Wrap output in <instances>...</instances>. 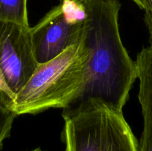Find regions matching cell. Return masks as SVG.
<instances>
[{"mask_svg": "<svg viewBox=\"0 0 152 151\" xmlns=\"http://www.w3.org/2000/svg\"><path fill=\"white\" fill-rule=\"evenodd\" d=\"M83 16L81 0H63L30 28L38 64L54 59L70 46L81 41Z\"/></svg>", "mask_w": 152, "mask_h": 151, "instance_id": "277c9868", "label": "cell"}, {"mask_svg": "<svg viewBox=\"0 0 152 151\" xmlns=\"http://www.w3.org/2000/svg\"><path fill=\"white\" fill-rule=\"evenodd\" d=\"M0 21L29 26L27 0H0Z\"/></svg>", "mask_w": 152, "mask_h": 151, "instance_id": "8992f818", "label": "cell"}, {"mask_svg": "<svg viewBox=\"0 0 152 151\" xmlns=\"http://www.w3.org/2000/svg\"><path fill=\"white\" fill-rule=\"evenodd\" d=\"M81 2L84 10L83 39L91 55L88 80L78 102L99 99L123 110L137 73L136 63L120 38L118 16L121 4L118 0Z\"/></svg>", "mask_w": 152, "mask_h": 151, "instance_id": "6da1fadb", "label": "cell"}, {"mask_svg": "<svg viewBox=\"0 0 152 151\" xmlns=\"http://www.w3.org/2000/svg\"><path fill=\"white\" fill-rule=\"evenodd\" d=\"M134 2L140 7L145 10L147 7V0H133Z\"/></svg>", "mask_w": 152, "mask_h": 151, "instance_id": "30bf717a", "label": "cell"}, {"mask_svg": "<svg viewBox=\"0 0 152 151\" xmlns=\"http://www.w3.org/2000/svg\"><path fill=\"white\" fill-rule=\"evenodd\" d=\"M30 28L0 21V68L9 87L16 95L39 65L34 56Z\"/></svg>", "mask_w": 152, "mask_h": 151, "instance_id": "5b68a950", "label": "cell"}, {"mask_svg": "<svg viewBox=\"0 0 152 151\" xmlns=\"http://www.w3.org/2000/svg\"><path fill=\"white\" fill-rule=\"evenodd\" d=\"M90 50L82 37L54 59L39 64L16 95L10 108L16 115L36 114L50 108L70 107L79 102L88 80Z\"/></svg>", "mask_w": 152, "mask_h": 151, "instance_id": "7a4b0ae2", "label": "cell"}, {"mask_svg": "<svg viewBox=\"0 0 152 151\" xmlns=\"http://www.w3.org/2000/svg\"><path fill=\"white\" fill-rule=\"evenodd\" d=\"M59 1H63V0H59ZM132 1H133V0H132Z\"/></svg>", "mask_w": 152, "mask_h": 151, "instance_id": "4fadbf2b", "label": "cell"}, {"mask_svg": "<svg viewBox=\"0 0 152 151\" xmlns=\"http://www.w3.org/2000/svg\"><path fill=\"white\" fill-rule=\"evenodd\" d=\"M0 97L7 104L9 107L16 97V94L10 90L8 84L6 82L1 68H0Z\"/></svg>", "mask_w": 152, "mask_h": 151, "instance_id": "ba28073f", "label": "cell"}, {"mask_svg": "<svg viewBox=\"0 0 152 151\" xmlns=\"http://www.w3.org/2000/svg\"><path fill=\"white\" fill-rule=\"evenodd\" d=\"M61 139L65 151H139L123 110L99 99L64 109Z\"/></svg>", "mask_w": 152, "mask_h": 151, "instance_id": "3957f363", "label": "cell"}, {"mask_svg": "<svg viewBox=\"0 0 152 151\" xmlns=\"http://www.w3.org/2000/svg\"><path fill=\"white\" fill-rule=\"evenodd\" d=\"M144 11H145L144 20L151 38L152 37V0H147V7Z\"/></svg>", "mask_w": 152, "mask_h": 151, "instance_id": "9c48e42d", "label": "cell"}, {"mask_svg": "<svg viewBox=\"0 0 152 151\" xmlns=\"http://www.w3.org/2000/svg\"><path fill=\"white\" fill-rule=\"evenodd\" d=\"M31 151H46V150H42L41 148L38 147V148H36V149H34V150H32Z\"/></svg>", "mask_w": 152, "mask_h": 151, "instance_id": "8fae6325", "label": "cell"}, {"mask_svg": "<svg viewBox=\"0 0 152 151\" xmlns=\"http://www.w3.org/2000/svg\"><path fill=\"white\" fill-rule=\"evenodd\" d=\"M150 41H152V37H151V38H150Z\"/></svg>", "mask_w": 152, "mask_h": 151, "instance_id": "7c38bea8", "label": "cell"}, {"mask_svg": "<svg viewBox=\"0 0 152 151\" xmlns=\"http://www.w3.org/2000/svg\"><path fill=\"white\" fill-rule=\"evenodd\" d=\"M16 114L0 98V150L4 140L10 136L12 126Z\"/></svg>", "mask_w": 152, "mask_h": 151, "instance_id": "52a82bcc", "label": "cell"}]
</instances>
